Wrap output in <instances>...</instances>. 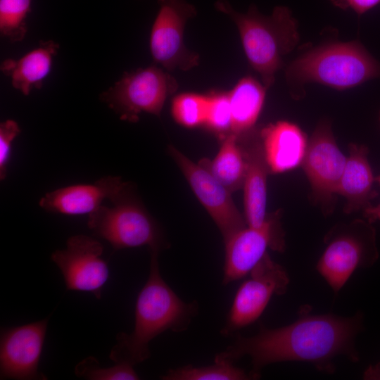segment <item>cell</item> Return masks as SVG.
Masks as SVG:
<instances>
[{"mask_svg": "<svg viewBox=\"0 0 380 380\" xmlns=\"http://www.w3.org/2000/svg\"><path fill=\"white\" fill-rule=\"evenodd\" d=\"M363 316L313 315L302 306L293 323L274 329L260 324L252 336L236 333L234 340L215 357V360L233 363L244 356L251 359L252 379H258L265 366L279 362H310L320 372L332 373L334 360L345 355L353 362L360 359L355 338L362 329Z\"/></svg>", "mask_w": 380, "mask_h": 380, "instance_id": "6da1fadb", "label": "cell"}, {"mask_svg": "<svg viewBox=\"0 0 380 380\" xmlns=\"http://www.w3.org/2000/svg\"><path fill=\"white\" fill-rule=\"evenodd\" d=\"M158 251H150L148 279L135 305V322L130 334L120 332L109 357L117 364L134 367L151 356L150 342L167 330L182 332L198 315L196 300H182L162 277Z\"/></svg>", "mask_w": 380, "mask_h": 380, "instance_id": "7a4b0ae2", "label": "cell"}, {"mask_svg": "<svg viewBox=\"0 0 380 380\" xmlns=\"http://www.w3.org/2000/svg\"><path fill=\"white\" fill-rule=\"evenodd\" d=\"M214 6L235 23L249 64L268 89L274 82L277 72L284 66V57L300 40L298 21L291 10L277 6L266 15L252 4L246 13H241L234 9L228 0H217Z\"/></svg>", "mask_w": 380, "mask_h": 380, "instance_id": "3957f363", "label": "cell"}, {"mask_svg": "<svg viewBox=\"0 0 380 380\" xmlns=\"http://www.w3.org/2000/svg\"><path fill=\"white\" fill-rule=\"evenodd\" d=\"M292 92L307 83L338 90L380 77V63L357 41L327 44L298 56L285 71Z\"/></svg>", "mask_w": 380, "mask_h": 380, "instance_id": "277c9868", "label": "cell"}, {"mask_svg": "<svg viewBox=\"0 0 380 380\" xmlns=\"http://www.w3.org/2000/svg\"><path fill=\"white\" fill-rule=\"evenodd\" d=\"M112 206L101 205L89 215L88 227L107 241L115 250L147 246L149 251L168 246L163 233L144 207L132 184L125 182L110 200Z\"/></svg>", "mask_w": 380, "mask_h": 380, "instance_id": "5b68a950", "label": "cell"}, {"mask_svg": "<svg viewBox=\"0 0 380 380\" xmlns=\"http://www.w3.org/2000/svg\"><path fill=\"white\" fill-rule=\"evenodd\" d=\"M324 242L327 246L316 269L336 293L356 270L369 267L379 258L376 230L366 220L336 225Z\"/></svg>", "mask_w": 380, "mask_h": 380, "instance_id": "8992f818", "label": "cell"}, {"mask_svg": "<svg viewBox=\"0 0 380 380\" xmlns=\"http://www.w3.org/2000/svg\"><path fill=\"white\" fill-rule=\"evenodd\" d=\"M177 88L170 74L150 66L125 73L99 98L121 120L134 122L142 112L160 116L167 98Z\"/></svg>", "mask_w": 380, "mask_h": 380, "instance_id": "52a82bcc", "label": "cell"}, {"mask_svg": "<svg viewBox=\"0 0 380 380\" xmlns=\"http://www.w3.org/2000/svg\"><path fill=\"white\" fill-rule=\"evenodd\" d=\"M250 277L239 286L226 322L220 331L224 336H233L241 329L256 321L271 298L286 292L289 277L267 252L249 272Z\"/></svg>", "mask_w": 380, "mask_h": 380, "instance_id": "ba28073f", "label": "cell"}, {"mask_svg": "<svg viewBox=\"0 0 380 380\" xmlns=\"http://www.w3.org/2000/svg\"><path fill=\"white\" fill-rule=\"evenodd\" d=\"M158 4L149 40L152 57L167 70H189L198 65L199 56L186 48L184 33L196 8L186 0H158Z\"/></svg>", "mask_w": 380, "mask_h": 380, "instance_id": "9c48e42d", "label": "cell"}, {"mask_svg": "<svg viewBox=\"0 0 380 380\" xmlns=\"http://www.w3.org/2000/svg\"><path fill=\"white\" fill-rule=\"evenodd\" d=\"M346 160L337 146L330 122L321 121L308 142L301 165L310 183L314 199L321 205L325 215L333 211L334 196Z\"/></svg>", "mask_w": 380, "mask_h": 380, "instance_id": "30bf717a", "label": "cell"}, {"mask_svg": "<svg viewBox=\"0 0 380 380\" xmlns=\"http://www.w3.org/2000/svg\"><path fill=\"white\" fill-rule=\"evenodd\" d=\"M168 153L189 182L196 196L219 229L225 242L248 227L229 192L207 169L194 163L172 145Z\"/></svg>", "mask_w": 380, "mask_h": 380, "instance_id": "8fae6325", "label": "cell"}, {"mask_svg": "<svg viewBox=\"0 0 380 380\" xmlns=\"http://www.w3.org/2000/svg\"><path fill=\"white\" fill-rule=\"evenodd\" d=\"M280 218L279 211L267 215L261 227L248 226L224 242L223 285H228L249 274L267 253V248L277 252L284 251V232Z\"/></svg>", "mask_w": 380, "mask_h": 380, "instance_id": "7c38bea8", "label": "cell"}, {"mask_svg": "<svg viewBox=\"0 0 380 380\" xmlns=\"http://www.w3.org/2000/svg\"><path fill=\"white\" fill-rule=\"evenodd\" d=\"M103 252V245L96 239L75 235L68 239L66 248L54 251L51 259L60 269L67 290L89 292L100 299L109 277Z\"/></svg>", "mask_w": 380, "mask_h": 380, "instance_id": "4fadbf2b", "label": "cell"}, {"mask_svg": "<svg viewBox=\"0 0 380 380\" xmlns=\"http://www.w3.org/2000/svg\"><path fill=\"white\" fill-rule=\"evenodd\" d=\"M49 317L2 328L0 336V379H47L39 371Z\"/></svg>", "mask_w": 380, "mask_h": 380, "instance_id": "5bb4252c", "label": "cell"}, {"mask_svg": "<svg viewBox=\"0 0 380 380\" xmlns=\"http://www.w3.org/2000/svg\"><path fill=\"white\" fill-rule=\"evenodd\" d=\"M246 170L243 184L244 210L250 227H261L267 218V177L270 172L260 131L255 128L237 135Z\"/></svg>", "mask_w": 380, "mask_h": 380, "instance_id": "9a60e30c", "label": "cell"}, {"mask_svg": "<svg viewBox=\"0 0 380 380\" xmlns=\"http://www.w3.org/2000/svg\"><path fill=\"white\" fill-rule=\"evenodd\" d=\"M124 184L119 177H103L94 184L71 185L49 192L39 200V205L53 213L89 215L99 209L105 199H112Z\"/></svg>", "mask_w": 380, "mask_h": 380, "instance_id": "2e32d148", "label": "cell"}, {"mask_svg": "<svg viewBox=\"0 0 380 380\" xmlns=\"http://www.w3.org/2000/svg\"><path fill=\"white\" fill-rule=\"evenodd\" d=\"M265 158L271 173H281L301 165L308 141L296 124L278 121L260 130Z\"/></svg>", "mask_w": 380, "mask_h": 380, "instance_id": "e0dca14e", "label": "cell"}, {"mask_svg": "<svg viewBox=\"0 0 380 380\" xmlns=\"http://www.w3.org/2000/svg\"><path fill=\"white\" fill-rule=\"evenodd\" d=\"M349 156L341 176L337 194L346 199L345 213L350 214L371 205L378 196L374 189L372 169L368 160V148L362 144L350 143Z\"/></svg>", "mask_w": 380, "mask_h": 380, "instance_id": "ac0fdd59", "label": "cell"}, {"mask_svg": "<svg viewBox=\"0 0 380 380\" xmlns=\"http://www.w3.org/2000/svg\"><path fill=\"white\" fill-rule=\"evenodd\" d=\"M58 48L59 45L53 41L41 42L37 48L20 58L4 60L1 71L11 78L15 89L28 95L33 89L42 87Z\"/></svg>", "mask_w": 380, "mask_h": 380, "instance_id": "d6986e66", "label": "cell"}, {"mask_svg": "<svg viewBox=\"0 0 380 380\" xmlns=\"http://www.w3.org/2000/svg\"><path fill=\"white\" fill-rule=\"evenodd\" d=\"M267 89L252 77L241 78L228 92L231 114V133L243 134L253 128L263 107Z\"/></svg>", "mask_w": 380, "mask_h": 380, "instance_id": "ffe728a7", "label": "cell"}, {"mask_svg": "<svg viewBox=\"0 0 380 380\" xmlns=\"http://www.w3.org/2000/svg\"><path fill=\"white\" fill-rule=\"evenodd\" d=\"M207 169L229 192L243 187L246 165L238 142L237 135L230 133L223 138L220 148L212 160L199 163Z\"/></svg>", "mask_w": 380, "mask_h": 380, "instance_id": "44dd1931", "label": "cell"}, {"mask_svg": "<svg viewBox=\"0 0 380 380\" xmlns=\"http://www.w3.org/2000/svg\"><path fill=\"white\" fill-rule=\"evenodd\" d=\"M164 380H248L252 379L249 372L229 363L214 360L208 366L194 367L188 365L170 369L161 376Z\"/></svg>", "mask_w": 380, "mask_h": 380, "instance_id": "7402d4cb", "label": "cell"}, {"mask_svg": "<svg viewBox=\"0 0 380 380\" xmlns=\"http://www.w3.org/2000/svg\"><path fill=\"white\" fill-rule=\"evenodd\" d=\"M32 0H0V32L11 42H21L27 32Z\"/></svg>", "mask_w": 380, "mask_h": 380, "instance_id": "603a6c76", "label": "cell"}, {"mask_svg": "<svg viewBox=\"0 0 380 380\" xmlns=\"http://www.w3.org/2000/svg\"><path fill=\"white\" fill-rule=\"evenodd\" d=\"M207 106L208 95L182 93L173 99L171 111L177 123L187 128H194L204 125Z\"/></svg>", "mask_w": 380, "mask_h": 380, "instance_id": "cb8c5ba5", "label": "cell"}, {"mask_svg": "<svg viewBox=\"0 0 380 380\" xmlns=\"http://www.w3.org/2000/svg\"><path fill=\"white\" fill-rule=\"evenodd\" d=\"M77 377L89 380H137L140 378L134 367L127 364H117L113 367H101L99 360L89 356L79 362L75 367Z\"/></svg>", "mask_w": 380, "mask_h": 380, "instance_id": "d4e9b609", "label": "cell"}, {"mask_svg": "<svg viewBox=\"0 0 380 380\" xmlns=\"http://www.w3.org/2000/svg\"><path fill=\"white\" fill-rule=\"evenodd\" d=\"M204 125L223 138L231 133L232 114L228 93L214 92L208 95Z\"/></svg>", "mask_w": 380, "mask_h": 380, "instance_id": "484cf974", "label": "cell"}, {"mask_svg": "<svg viewBox=\"0 0 380 380\" xmlns=\"http://www.w3.org/2000/svg\"><path fill=\"white\" fill-rule=\"evenodd\" d=\"M20 133L18 123L7 120L0 124V179L4 180L7 174L11 145L14 139Z\"/></svg>", "mask_w": 380, "mask_h": 380, "instance_id": "4316f807", "label": "cell"}, {"mask_svg": "<svg viewBox=\"0 0 380 380\" xmlns=\"http://www.w3.org/2000/svg\"><path fill=\"white\" fill-rule=\"evenodd\" d=\"M335 6L343 9H352L359 16L376 6L380 0H329Z\"/></svg>", "mask_w": 380, "mask_h": 380, "instance_id": "83f0119b", "label": "cell"}, {"mask_svg": "<svg viewBox=\"0 0 380 380\" xmlns=\"http://www.w3.org/2000/svg\"><path fill=\"white\" fill-rule=\"evenodd\" d=\"M362 213L365 220L372 224L380 220V203L368 206L362 210Z\"/></svg>", "mask_w": 380, "mask_h": 380, "instance_id": "f1b7e54d", "label": "cell"}, {"mask_svg": "<svg viewBox=\"0 0 380 380\" xmlns=\"http://www.w3.org/2000/svg\"><path fill=\"white\" fill-rule=\"evenodd\" d=\"M375 182H376L380 186V175H378L376 177H375Z\"/></svg>", "mask_w": 380, "mask_h": 380, "instance_id": "f546056e", "label": "cell"}, {"mask_svg": "<svg viewBox=\"0 0 380 380\" xmlns=\"http://www.w3.org/2000/svg\"><path fill=\"white\" fill-rule=\"evenodd\" d=\"M379 120H380V113H379Z\"/></svg>", "mask_w": 380, "mask_h": 380, "instance_id": "4dcf8cb0", "label": "cell"}]
</instances>
